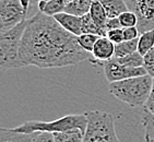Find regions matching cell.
I'll return each instance as SVG.
<instances>
[{"mask_svg": "<svg viewBox=\"0 0 154 142\" xmlns=\"http://www.w3.org/2000/svg\"><path fill=\"white\" fill-rule=\"evenodd\" d=\"M91 58L92 54L79 45L78 36L66 31L54 17L38 11L27 19L19 53L20 68H62Z\"/></svg>", "mask_w": 154, "mask_h": 142, "instance_id": "1", "label": "cell"}, {"mask_svg": "<svg viewBox=\"0 0 154 142\" xmlns=\"http://www.w3.org/2000/svg\"><path fill=\"white\" fill-rule=\"evenodd\" d=\"M153 78L150 74L109 83V92L130 107L144 106L151 93Z\"/></svg>", "mask_w": 154, "mask_h": 142, "instance_id": "2", "label": "cell"}, {"mask_svg": "<svg viewBox=\"0 0 154 142\" xmlns=\"http://www.w3.org/2000/svg\"><path fill=\"white\" fill-rule=\"evenodd\" d=\"M88 118L86 114H73L66 115L51 122H39V120H29L23 122L18 127L12 128V130L23 133H35V132H65L71 130H82L85 132Z\"/></svg>", "mask_w": 154, "mask_h": 142, "instance_id": "3", "label": "cell"}, {"mask_svg": "<svg viewBox=\"0 0 154 142\" xmlns=\"http://www.w3.org/2000/svg\"><path fill=\"white\" fill-rule=\"evenodd\" d=\"M88 124L83 142H120L112 114L101 110L85 112Z\"/></svg>", "mask_w": 154, "mask_h": 142, "instance_id": "4", "label": "cell"}, {"mask_svg": "<svg viewBox=\"0 0 154 142\" xmlns=\"http://www.w3.org/2000/svg\"><path fill=\"white\" fill-rule=\"evenodd\" d=\"M26 21L10 30L0 31V67L2 71L20 69L19 53L21 41L26 27Z\"/></svg>", "mask_w": 154, "mask_h": 142, "instance_id": "5", "label": "cell"}, {"mask_svg": "<svg viewBox=\"0 0 154 142\" xmlns=\"http://www.w3.org/2000/svg\"><path fill=\"white\" fill-rule=\"evenodd\" d=\"M30 0H0V31L10 30L27 20Z\"/></svg>", "mask_w": 154, "mask_h": 142, "instance_id": "6", "label": "cell"}, {"mask_svg": "<svg viewBox=\"0 0 154 142\" xmlns=\"http://www.w3.org/2000/svg\"><path fill=\"white\" fill-rule=\"evenodd\" d=\"M129 10L138 17L140 34L154 30V0H125Z\"/></svg>", "mask_w": 154, "mask_h": 142, "instance_id": "7", "label": "cell"}, {"mask_svg": "<svg viewBox=\"0 0 154 142\" xmlns=\"http://www.w3.org/2000/svg\"><path fill=\"white\" fill-rule=\"evenodd\" d=\"M103 66L105 78H106V80L109 83L148 74L144 67H138V68L126 67V66L118 63V62L116 61L115 58L107 60V61H104Z\"/></svg>", "mask_w": 154, "mask_h": 142, "instance_id": "8", "label": "cell"}, {"mask_svg": "<svg viewBox=\"0 0 154 142\" xmlns=\"http://www.w3.org/2000/svg\"><path fill=\"white\" fill-rule=\"evenodd\" d=\"M116 45L107 36H100L93 48L92 56L98 61H107L115 57Z\"/></svg>", "mask_w": 154, "mask_h": 142, "instance_id": "9", "label": "cell"}, {"mask_svg": "<svg viewBox=\"0 0 154 142\" xmlns=\"http://www.w3.org/2000/svg\"><path fill=\"white\" fill-rule=\"evenodd\" d=\"M55 20L61 25L66 31L70 32L75 36L82 34V18L71 14L68 12H61L55 17Z\"/></svg>", "mask_w": 154, "mask_h": 142, "instance_id": "10", "label": "cell"}, {"mask_svg": "<svg viewBox=\"0 0 154 142\" xmlns=\"http://www.w3.org/2000/svg\"><path fill=\"white\" fill-rule=\"evenodd\" d=\"M70 0H39L37 3L38 11L49 17H55L58 13L65 12Z\"/></svg>", "mask_w": 154, "mask_h": 142, "instance_id": "11", "label": "cell"}, {"mask_svg": "<svg viewBox=\"0 0 154 142\" xmlns=\"http://www.w3.org/2000/svg\"><path fill=\"white\" fill-rule=\"evenodd\" d=\"M35 133H23L12 130V128L0 129V142H32Z\"/></svg>", "mask_w": 154, "mask_h": 142, "instance_id": "12", "label": "cell"}, {"mask_svg": "<svg viewBox=\"0 0 154 142\" xmlns=\"http://www.w3.org/2000/svg\"><path fill=\"white\" fill-rule=\"evenodd\" d=\"M100 2L103 5L108 19L118 18L122 13L129 10L125 0H100Z\"/></svg>", "mask_w": 154, "mask_h": 142, "instance_id": "13", "label": "cell"}, {"mask_svg": "<svg viewBox=\"0 0 154 142\" xmlns=\"http://www.w3.org/2000/svg\"><path fill=\"white\" fill-rule=\"evenodd\" d=\"M89 13L95 23L97 24L101 29L106 31V23L107 20H108V17H107V13L105 11V9H104L103 5L100 2V0H95L94 2L92 3Z\"/></svg>", "mask_w": 154, "mask_h": 142, "instance_id": "14", "label": "cell"}, {"mask_svg": "<svg viewBox=\"0 0 154 142\" xmlns=\"http://www.w3.org/2000/svg\"><path fill=\"white\" fill-rule=\"evenodd\" d=\"M94 1L95 0H71L68 3L65 12L78 15V17H83L90 12L91 6Z\"/></svg>", "mask_w": 154, "mask_h": 142, "instance_id": "15", "label": "cell"}, {"mask_svg": "<svg viewBox=\"0 0 154 142\" xmlns=\"http://www.w3.org/2000/svg\"><path fill=\"white\" fill-rule=\"evenodd\" d=\"M154 48V30L146 31L140 34L138 42V51L142 56L146 55L150 51Z\"/></svg>", "mask_w": 154, "mask_h": 142, "instance_id": "16", "label": "cell"}, {"mask_svg": "<svg viewBox=\"0 0 154 142\" xmlns=\"http://www.w3.org/2000/svg\"><path fill=\"white\" fill-rule=\"evenodd\" d=\"M81 18H82V34L85 33V34H94L98 36H106L107 32L95 23L90 13H86Z\"/></svg>", "mask_w": 154, "mask_h": 142, "instance_id": "17", "label": "cell"}, {"mask_svg": "<svg viewBox=\"0 0 154 142\" xmlns=\"http://www.w3.org/2000/svg\"><path fill=\"white\" fill-rule=\"evenodd\" d=\"M53 134L55 142H83L84 138V132L79 129L65 132H55Z\"/></svg>", "mask_w": 154, "mask_h": 142, "instance_id": "18", "label": "cell"}, {"mask_svg": "<svg viewBox=\"0 0 154 142\" xmlns=\"http://www.w3.org/2000/svg\"><path fill=\"white\" fill-rule=\"evenodd\" d=\"M116 61L126 67H131V68H138V67H143V56L139 51L132 53L130 55L124 57H114Z\"/></svg>", "mask_w": 154, "mask_h": 142, "instance_id": "19", "label": "cell"}, {"mask_svg": "<svg viewBox=\"0 0 154 142\" xmlns=\"http://www.w3.org/2000/svg\"><path fill=\"white\" fill-rule=\"evenodd\" d=\"M138 42L139 39L124 41L120 44H117L115 47V57H124L138 51Z\"/></svg>", "mask_w": 154, "mask_h": 142, "instance_id": "20", "label": "cell"}, {"mask_svg": "<svg viewBox=\"0 0 154 142\" xmlns=\"http://www.w3.org/2000/svg\"><path fill=\"white\" fill-rule=\"evenodd\" d=\"M142 125L144 128L145 141L149 142L154 139V115L145 110L142 112Z\"/></svg>", "mask_w": 154, "mask_h": 142, "instance_id": "21", "label": "cell"}, {"mask_svg": "<svg viewBox=\"0 0 154 142\" xmlns=\"http://www.w3.org/2000/svg\"><path fill=\"white\" fill-rule=\"evenodd\" d=\"M98 35H94V34H81V35L78 36V43L81 46L82 49H84L88 53L92 54L93 48L95 46V43L97 42Z\"/></svg>", "mask_w": 154, "mask_h": 142, "instance_id": "22", "label": "cell"}, {"mask_svg": "<svg viewBox=\"0 0 154 142\" xmlns=\"http://www.w3.org/2000/svg\"><path fill=\"white\" fill-rule=\"evenodd\" d=\"M120 23H122V29L124 27H131V26H138V17L134 12L128 10V11L124 12L118 17Z\"/></svg>", "mask_w": 154, "mask_h": 142, "instance_id": "23", "label": "cell"}, {"mask_svg": "<svg viewBox=\"0 0 154 142\" xmlns=\"http://www.w3.org/2000/svg\"><path fill=\"white\" fill-rule=\"evenodd\" d=\"M143 67L148 74L154 78V48L143 56Z\"/></svg>", "mask_w": 154, "mask_h": 142, "instance_id": "24", "label": "cell"}, {"mask_svg": "<svg viewBox=\"0 0 154 142\" xmlns=\"http://www.w3.org/2000/svg\"><path fill=\"white\" fill-rule=\"evenodd\" d=\"M106 36L110 39V41L113 42V43H114L115 45L120 44L122 42H124V41H125V37H124V30H122V29H115V30L107 31Z\"/></svg>", "mask_w": 154, "mask_h": 142, "instance_id": "25", "label": "cell"}, {"mask_svg": "<svg viewBox=\"0 0 154 142\" xmlns=\"http://www.w3.org/2000/svg\"><path fill=\"white\" fill-rule=\"evenodd\" d=\"M124 37L125 41H132V39H139L140 31L138 26H131V27H124Z\"/></svg>", "mask_w": 154, "mask_h": 142, "instance_id": "26", "label": "cell"}, {"mask_svg": "<svg viewBox=\"0 0 154 142\" xmlns=\"http://www.w3.org/2000/svg\"><path fill=\"white\" fill-rule=\"evenodd\" d=\"M32 142H55V138L51 132H35Z\"/></svg>", "mask_w": 154, "mask_h": 142, "instance_id": "27", "label": "cell"}, {"mask_svg": "<svg viewBox=\"0 0 154 142\" xmlns=\"http://www.w3.org/2000/svg\"><path fill=\"white\" fill-rule=\"evenodd\" d=\"M143 108L154 115V78H153V84H152L151 93H150V96H149L148 101H146L145 105L143 106Z\"/></svg>", "mask_w": 154, "mask_h": 142, "instance_id": "28", "label": "cell"}, {"mask_svg": "<svg viewBox=\"0 0 154 142\" xmlns=\"http://www.w3.org/2000/svg\"><path fill=\"white\" fill-rule=\"evenodd\" d=\"M115 29H122L119 18H109L106 23V31L115 30Z\"/></svg>", "mask_w": 154, "mask_h": 142, "instance_id": "29", "label": "cell"}, {"mask_svg": "<svg viewBox=\"0 0 154 142\" xmlns=\"http://www.w3.org/2000/svg\"><path fill=\"white\" fill-rule=\"evenodd\" d=\"M30 1L32 2V6H35L36 5V7H37V3H38L39 0H30Z\"/></svg>", "mask_w": 154, "mask_h": 142, "instance_id": "30", "label": "cell"}, {"mask_svg": "<svg viewBox=\"0 0 154 142\" xmlns=\"http://www.w3.org/2000/svg\"><path fill=\"white\" fill-rule=\"evenodd\" d=\"M46 1H48V0H46Z\"/></svg>", "mask_w": 154, "mask_h": 142, "instance_id": "31", "label": "cell"}, {"mask_svg": "<svg viewBox=\"0 0 154 142\" xmlns=\"http://www.w3.org/2000/svg\"><path fill=\"white\" fill-rule=\"evenodd\" d=\"M70 1H71V0H70Z\"/></svg>", "mask_w": 154, "mask_h": 142, "instance_id": "32", "label": "cell"}]
</instances>
